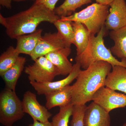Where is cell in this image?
Masks as SVG:
<instances>
[{
    "label": "cell",
    "instance_id": "cb8c5ba5",
    "mask_svg": "<svg viewBox=\"0 0 126 126\" xmlns=\"http://www.w3.org/2000/svg\"><path fill=\"white\" fill-rule=\"evenodd\" d=\"M87 108L86 104L74 106L71 126H84V117Z\"/></svg>",
    "mask_w": 126,
    "mask_h": 126
},
{
    "label": "cell",
    "instance_id": "f546056e",
    "mask_svg": "<svg viewBox=\"0 0 126 126\" xmlns=\"http://www.w3.org/2000/svg\"><path fill=\"white\" fill-rule=\"evenodd\" d=\"M122 126H126V122L123 124Z\"/></svg>",
    "mask_w": 126,
    "mask_h": 126
},
{
    "label": "cell",
    "instance_id": "ffe728a7",
    "mask_svg": "<svg viewBox=\"0 0 126 126\" xmlns=\"http://www.w3.org/2000/svg\"><path fill=\"white\" fill-rule=\"evenodd\" d=\"M92 2V0H65L62 4L54 10L55 14L60 17L71 15L78 8Z\"/></svg>",
    "mask_w": 126,
    "mask_h": 126
},
{
    "label": "cell",
    "instance_id": "9a60e30c",
    "mask_svg": "<svg viewBox=\"0 0 126 126\" xmlns=\"http://www.w3.org/2000/svg\"><path fill=\"white\" fill-rule=\"evenodd\" d=\"M72 90V86L68 85L60 90L45 94L46 108L49 110L55 107H60L71 103Z\"/></svg>",
    "mask_w": 126,
    "mask_h": 126
},
{
    "label": "cell",
    "instance_id": "6da1fadb",
    "mask_svg": "<svg viewBox=\"0 0 126 126\" xmlns=\"http://www.w3.org/2000/svg\"><path fill=\"white\" fill-rule=\"evenodd\" d=\"M60 18L45 6L35 2L27 10L9 17H5L0 14V23L6 28L9 38L16 39L21 35L34 32L43 22L54 24Z\"/></svg>",
    "mask_w": 126,
    "mask_h": 126
},
{
    "label": "cell",
    "instance_id": "83f0119b",
    "mask_svg": "<svg viewBox=\"0 0 126 126\" xmlns=\"http://www.w3.org/2000/svg\"><path fill=\"white\" fill-rule=\"evenodd\" d=\"M96 3L104 5L110 6L113 0H94Z\"/></svg>",
    "mask_w": 126,
    "mask_h": 126
},
{
    "label": "cell",
    "instance_id": "8992f818",
    "mask_svg": "<svg viewBox=\"0 0 126 126\" xmlns=\"http://www.w3.org/2000/svg\"><path fill=\"white\" fill-rule=\"evenodd\" d=\"M34 61L33 64L25 69V73L28 75L30 82H52L56 76L60 75L57 68L45 56L40 57Z\"/></svg>",
    "mask_w": 126,
    "mask_h": 126
},
{
    "label": "cell",
    "instance_id": "5b68a950",
    "mask_svg": "<svg viewBox=\"0 0 126 126\" xmlns=\"http://www.w3.org/2000/svg\"><path fill=\"white\" fill-rule=\"evenodd\" d=\"M25 115L22 101L15 91L5 88L0 94V123L5 126H12Z\"/></svg>",
    "mask_w": 126,
    "mask_h": 126
},
{
    "label": "cell",
    "instance_id": "30bf717a",
    "mask_svg": "<svg viewBox=\"0 0 126 126\" xmlns=\"http://www.w3.org/2000/svg\"><path fill=\"white\" fill-rule=\"evenodd\" d=\"M81 66L79 63L76 62L73 65L72 71L65 78L54 82L38 83L30 82L31 86L34 89L39 95L45 94L62 89L66 86L69 85L75 79H77L81 70Z\"/></svg>",
    "mask_w": 126,
    "mask_h": 126
},
{
    "label": "cell",
    "instance_id": "3957f363",
    "mask_svg": "<svg viewBox=\"0 0 126 126\" xmlns=\"http://www.w3.org/2000/svg\"><path fill=\"white\" fill-rule=\"evenodd\" d=\"M107 29L105 26L102 27L97 36L91 34L87 47L81 54L77 55L76 62L79 63L84 69L87 68L93 63L99 61L109 63L112 67L121 65L126 68V59L118 61L113 55L110 50L107 48L104 44L103 38L106 33Z\"/></svg>",
    "mask_w": 126,
    "mask_h": 126
},
{
    "label": "cell",
    "instance_id": "f1b7e54d",
    "mask_svg": "<svg viewBox=\"0 0 126 126\" xmlns=\"http://www.w3.org/2000/svg\"><path fill=\"white\" fill-rule=\"evenodd\" d=\"M27 0H12V1H16V2H19V1H24Z\"/></svg>",
    "mask_w": 126,
    "mask_h": 126
},
{
    "label": "cell",
    "instance_id": "7c38bea8",
    "mask_svg": "<svg viewBox=\"0 0 126 126\" xmlns=\"http://www.w3.org/2000/svg\"><path fill=\"white\" fill-rule=\"evenodd\" d=\"M109 113L93 101L87 106L84 117V126H110Z\"/></svg>",
    "mask_w": 126,
    "mask_h": 126
},
{
    "label": "cell",
    "instance_id": "484cf974",
    "mask_svg": "<svg viewBox=\"0 0 126 126\" xmlns=\"http://www.w3.org/2000/svg\"><path fill=\"white\" fill-rule=\"evenodd\" d=\"M33 120L32 124H30L29 126H52V123L49 121L43 122L36 120Z\"/></svg>",
    "mask_w": 126,
    "mask_h": 126
},
{
    "label": "cell",
    "instance_id": "ba28073f",
    "mask_svg": "<svg viewBox=\"0 0 126 126\" xmlns=\"http://www.w3.org/2000/svg\"><path fill=\"white\" fill-rule=\"evenodd\" d=\"M69 47L58 32L46 33L41 38L37 46L30 56L34 61L50 52Z\"/></svg>",
    "mask_w": 126,
    "mask_h": 126
},
{
    "label": "cell",
    "instance_id": "2e32d148",
    "mask_svg": "<svg viewBox=\"0 0 126 126\" xmlns=\"http://www.w3.org/2000/svg\"><path fill=\"white\" fill-rule=\"evenodd\" d=\"M43 30L38 29L31 33L18 36L16 48L19 53L30 56L42 37Z\"/></svg>",
    "mask_w": 126,
    "mask_h": 126
},
{
    "label": "cell",
    "instance_id": "7a4b0ae2",
    "mask_svg": "<svg viewBox=\"0 0 126 126\" xmlns=\"http://www.w3.org/2000/svg\"><path fill=\"white\" fill-rule=\"evenodd\" d=\"M112 66L109 63L99 61L81 70L76 82L72 86V104H86L92 101L95 93L105 87L106 78Z\"/></svg>",
    "mask_w": 126,
    "mask_h": 126
},
{
    "label": "cell",
    "instance_id": "4fadbf2b",
    "mask_svg": "<svg viewBox=\"0 0 126 126\" xmlns=\"http://www.w3.org/2000/svg\"><path fill=\"white\" fill-rule=\"evenodd\" d=\"M71 52L70 47H65L50 52L45 56L57 68L61 75L67 76L70 73L73 67L68 59Z\"/></svg>",
    "mask_w": 126,
    "mask_h": 126
},
{
    "label": "cell",
    "instance_id": "d4e9b609",
    "mask_svg": "<svg viewBox=\"0 0 126 126\" xmlns=\"http://www.w3.org/2000/svg\"><path fill=\"white\" fill-rule=\"evenodd\" d=\"M59 0H35V2L39 4H42L45 6L46 7L54 11L55 5Z\"/></svg>",
    "mask_w": 126,
    "mask_h": 126
},
{
    "label": "cell",
    "instance_id": "4316f807",
    "mask_svg": "<svg viewBox=\"0 0 126 126\" xmlns=\"http://www.w3.org/2000/svg\"><path fill=\"white\" fill-rule=\"evenodd\" d=\"M12 0H0V4L7 9H11L12 7Z\"/></svg>",
    "mask_w": 126,
    "mask_h": 126
},
{
    "label": "cell",
    "instance_id": "9c48e42d",
    "mask_svg": "<svg viewBox=\"0 0 126 126\" xmlns=\"http://www.w3.org/2000/svg\"><path fill=\"white\" fill-rule=\"evenodd\" d=\"M22 101L23 111L29 114L33 120L45 122L48 121L52 116V113L46 107L39 103L36 94L31 91L25 93Z\"/></svg>",
    "mask_w": 126,
    "mask_h": 126
},
{
    "label": "cell",
    "instance_id": "44dd1931",
    "mask_svg": "<svg viewBox=\"0 0 126 126\" xmlns=\"http://www.w3.org/2000/svg\"><path fill=\"white\" fill-rule=\"evenodd\" d=\"M16 47L10 46L0 56V75L11 68L19 57Z\"/></svg>",
    "mask_w": 126,
    "mask_h": 126
},
{
    "label": "cell",
    "instance_id": "277c9868",
    "mask_svg": "<svg viewBox=\"0 0 126 126\" xmlns=\"http://www.w3.org/2000/svg\"><path fill=\"white\" fill-rule=\"evenodd\" d=\"M110 6L94 3L71 15L62 16L63 20L77 21L84 25L92 34H98L104 26Z\"/></svg>",
    "mask_w": 126,
    "mask_h": 126
},
{
    "label": "cell",
    "instance_id": "d6986e66",
    "mask_svg": "<svg viewBox=\"0 0 126 126\" xmlns=\"http://www.w3.org/2000/svg\"><path fill=\"white\" fill-rule=\"evenodd\" d=\"M109 34L115 44L110 49L111 53L121 59H126V26L112 30Z\"/></svg>",
    "mask_w": 126,
    "mask_h": 126
},
{
    "label": "cell",
    "instance_id": "7402d4cb",
    "mask_svg": "<svg viewBox=\"0 0 126 126\" xmlns=\"http://www.w3.org/2000/svg\"><path fill=\"white\" fill-rule=\"evenodd\" d=\"M72 23V21L60 18L53 24L58 32L70 47L71 45L74 43V33Z\"/></svg>",
    "mask_w": 126,
    "mask_h": 126
},
{
    "label": "cell",
    "instance_id": "ac0fdd59",
    "mask_svg": "<svg viewBox=\"0 0 126 126\" xmlns=\"http://www.w3.org/2000/svg\"><path fill=\"white\" fill-rule=\"evenodd\" d=\"M74 33V43L77 48V55L85 50L89 43L91 34L83 24L77 21L72 23Z\"/></svg>",
    "mask_w": 126,
    "mask_h": 126
},
{
    "label": "cell",
    "instance_id": "5bb4252c",
    "mask_svg": "<svg viewBox=\"0 0 126 126\" xmlns=\"http://www.w3.org/2000/svg\"><path fill=\"white\" fill-rule=\"evenodd\" d=\"M105 87L126 94V68L121 65L112 67L106 78Z\"/></svg>",
    "mask_w": 126,
    "mask_h": 126
},
{
    "label": "cell",
    "instance_id": "e0dca14e",
    "mask_svg": "<svg viewBox=\"0 0 126 126\" xmlns=\"http://www.w3.org/2000/svg\"><path fill=\"white\" fill-rule=\"evenodd\" d=\"M26 62L25 58L19 56L15 64L0 75L4 82L6 88L15 91L17 81L24 70Z\"/></svg>",
    "mask_w": 126,
    "mask_h": 126
},
{
    "label": "cell",
    "instance_id": "8fae6325",
    "mask_svg": "<svg viewBox=\"0 0 126 126\" xmlns=\"http://www.w3.org/2000/svg\"><path fill=\"white\" fill-rule=\"evenodd\" d=\"M104 26L107 30H115L126 26V3L125 0H113Z\"/></svg>",
    "mask_w": 126,
    "mask_h": 126
},
{
    "label": "cell",
    "instance_id": "52a82bcc",
    "mask_svg": "<svg viewBox=\"0 0 126 126\" xmlns=\"http://www.w3.org/2000/svg\"><path fill=\"white\" fill-rule=\"evenodd\" d=\"M92 101L109 113L115 109L126 107V94L117 92L105 86L95 93Z\"/></svg>",
    "mask_w": 126,
    "mask_h": 126
},
{
    "label": "cell",
    "instance_id": "603a6c76",
    "mask_svg": "<svg viewBox=\"0 0 126 126\" xmlns=\"http://www.w3.org/2000/svg\"><path fill=\"white\" fill-rule=\"evenodd\" d=\"M74 106L72 103L60 107L58 113L52 118V126H68L69 118L73 114Z\"/></svg>",
    "mask_w": 126,
    "mask_h": 126
}]
</instances>
